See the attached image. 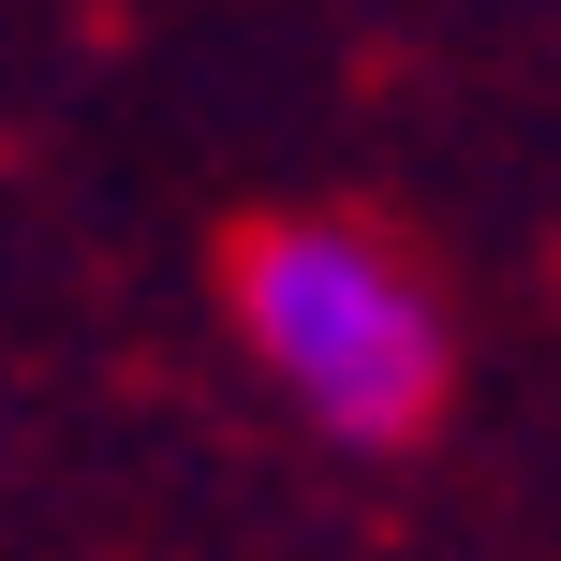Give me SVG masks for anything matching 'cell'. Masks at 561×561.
<instances>
[{"mask_svg":"<svg viewBox=\"0 0 561 561\" xmlns=\"http://www.w3.org/2000/svg\"><path fill=\"white\" fill-rule=\"evenodd\" d=\"M237 340L266 355V385L340 444H414L444 414V296L399 237L369 222H252L222 252Z\"/></svg>","mask_w":561,"mask_h":561,"instance_id":"1","label":"cell"}]
</instances>
